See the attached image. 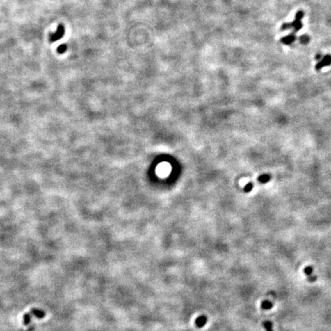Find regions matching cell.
Masks as SVG:
<instances>
[{"instance_id":"obj_1","label":"cell","mask_w":331,"mask_h":331,"mask_svg":"<svg viewBox=\"0 0 331 331\" xmlns=\"http://www.w3.org/2000/svg\"><path fill=\"white\" fill-rule=\"evenodd\" d=\"M64 35H65V28L62 25H59L58 26L56 32L50 35V41L51 42H56L58 40L61 39L64 36Z\"/></svg>"},{"instance_id":"obj_2","label":"cell","mask_w":331,"mask_h":331,"mask_svg":"<svg viewBox=\"0 0 331 331\" xmlns=\"http://www.w3.org/2000/svg\"><path fill=\"white\" fill-rule=\"evenodd\" d=\"M331 65V55H327L325 57H323V58L321 59V61H318L317 64L315 66L316 71L321 70L323 67L326 66H329Z\"/></svg>"},{"instance_id":"obj_3","label":"cell","mask_w":331,"mask_h":331,"mask_svg":"<svg viewBox=\"0 0 331 331\" xmlns=\"http://www.w3.org/2000/svg\"><path fill=\"white\" fill-rule=\"evenodd\" d=\"M296 39H297V37L294 34H290L288 35H286L285 37L281 38V42L284 45H291Z\"/></svg>"},{"instance_id":"obj_4","label":"cell","mask_w":331,"mask_h":331,"mask_svg":"<svg viewBox=\"0 0 331 331\" xmlns=\"http://www.w3.org/2000/svg\"><path fill=\"white\" fill-rule=\"evenodd\" d=\"M207 321H208L207 317L205 316H204V315H201V316H198L197 318L195 319V326L197 327H199V328H202V327H203L206 324Z\"/></svg>"},{"instance_id":"obj_5","label":"cell","mask_w":331,"mask_h":331,"mask_svg":"<svg viewBox=\"0 0 331 331\" xmlns=\"http://www.w3.org/2000/svg\"><path fill=\"white\" fill-rule=\"evenodd\" d=\"M313 271H314V269H313L310 266H308V267H306V268H304V273H305V275H307V276L308 277V280L310 281H314L316 280V277L314 276L313 277L312 276V274H313Z\"/></svg>"},{"instance_id":"obj_6","label":"cell","mask_w":331,"mask_h":331,"mask_svg":"<svg viewBox=\"0 0 331 331\" xmlns=\"http://www.w3.org/2000/svg\"><path fill=\"white\" fill-rule=\"evenodd\" d=\"M291 26L294 30V32H298L300 29H301L303 27V24L301 22V20L295 19L293 22H291Z\"/></svg>"},{"instance_id":"obj_7","label":"cell","mask_w":331,"mask_h":331,"mask_svg":"<svg viewBox=\"0 0 331 331\" xmlns=\"http://www.w3.org/2000/svg\"><path fill=\"white\" fill-rule=\"evenodd\" d=\"M30 312L32 313V315H35L37 318L39 319L43 318L45 316V312L42 310H38V309H32Z\"/></svg>"},{"instance_id":"obj_8","label":"cell","mask_w":331,"mask_h":331,"mask_svg":"<svg viewBox=\"0 0 331 331\" xmlns=\"http://www.w3.org/2000/svg\"><path fill=\"white\" fill-rule=\"evenodd\" d=\"M261 307L262 310H271L273 307V304L271 301H269V300H264V301H262Z\"/></svg>"},{"instance_id":"obj_9","label":"cell","mask_w":331,"mask_h":331,"mask_svg":"<svg viewBox=\"0 0 331 331\" xmlns=\"http://www.w3.org/2000/svg\"><path fill=\"white\" fill-rule=\"evenodd\" d=\"M33 316L31 312H29L27 314H25L23 316V319H22V323H23L24 326H27L31 321V317Z\"/></svg>"},{"instance_id":"obj_10","label":"cell","mask_w":331,"mask_h":331,"mask_svg":"<svg viewBox=\"0 0 331 331\" xmlns=\"http://www.w3.org/2000/svg\"><path fill=\"white\" fill-rule=\"evenodd\" d=\"M270 179H271V176H269V175H268V174H263V175L260 176L258 178V182H261V183H263V184L269 182Z\"/></svg>"},{"instance_id":"obj_11","label":"cell","mask_w":331,"mask_h":331,"mask_svg":"<svg viewBox=\"0 0 331 331\" xmlns=\"http://www.w3.org/2000/svg\"><path fill=\"white\" fill-rule=\"evenodd\" d=\"M299 40H300V42L301 44L306 45V44H307L308 42H310V37H309L308 35H303L300 37Z\"/></svg>"},{"instance_id":"obj_12","label":"cell","mask_w":331,"mask_h":331,"mask_svg":"<svg viewBox=\"0 0 331 331\" xmlns=\"http://www.w3.org/2000/svg\"><path fill=\"white\" fill-rule=\"evenodd\" d=\"M263 327L266 329V331H273L272 330V323L269 321H264L263 323Z\"/></svg>"},{"instance_id":"obj_13","label":"cell","mask_w":331,"mask_h":331,"mask_svg":"<svg viewBox=\"0 0 331 331\" xmlns=\"http://www.w3.org/2000/svg\"><path fill=\"white\" fill-rule=\"evenodd\" d=\"M66 50H67V45L65 44L61 45H59L58 48V52L60 53V54L65 53V51H66Z\"/></svg>"},{"instance_id":"obj_14","label":"cell","mask_w":331,"mask_h":331,"mask_svg":"<svg viewBox=\"0 0 331 331\" xmlns=\"http://www.w3.org/2000/svg\"><path fill=\"white\" fill-rule=\"evenodd\" d=\"M253 186H254L252 182H248V183L245 186V188H244V190H245V193H249V192H251V191L252 190Z\"/></svg>"},{"instance_id":"obj_15","label":"cell","mask_w":331,"mask_h":331,"mask_svg":"<svg viewBox=\"0 0 331 331\" xmlns=\"http://www.w3.org/2000/svg\"><path fill=\"white\" fill-rule=\"evenodd\" d=\"M304 12L303 11H298V13H296L295 15V19H298V20H301L304 17Z\"/></svg>"},{"instance_id":"obj_16","label":"cell","mask_w":331,"mask_h":331,"mask_svg":"<svg viewBox=\"0 0 331 331\" xmlns=\"http://www.w3.org/2000/svg\"><path fill=\"white\" fill-rule=\"evenodd\" d=\"M292 26H291V23H284L283 25H281V30H283V31H285V30H287V29H291Z\"/></svg>"},{"instance_id":"obj_17","label":"cell","mask_w":331,"mask_h":331,"mask_svg":"<svg viewBox=\"0 0 331 331\" xmlns=\"http://www.w3.org/2000/svg\"><path fill=\"white\" fill-rule=\"evenodd\" d=\"M321 55H316V60H319V59L321 58Z\"/></svg>"}]
</instances>
